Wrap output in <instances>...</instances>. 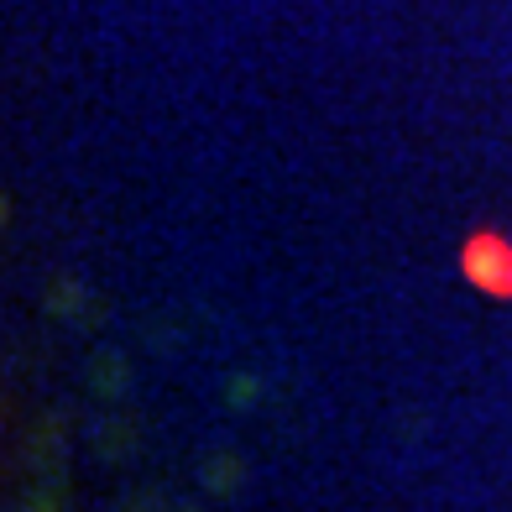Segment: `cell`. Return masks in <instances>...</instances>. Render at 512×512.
Masks as SVG:
<instances>
[{"label": "cell", "mask_w": 512, "mask_h": 512, "mask_svg": "<svg viewBox=\"0 0 512 512\" xmlns=\"http://www.w3.org/2000/svg\"><path fill=\"white\" fill-rule=\"evenodd\" d=\"M465 277L481 288V293H492V298H512V246L502 236H476L471 246H465Z\"/></svg>", "instance_id": "cell-1"}]
</instances>
